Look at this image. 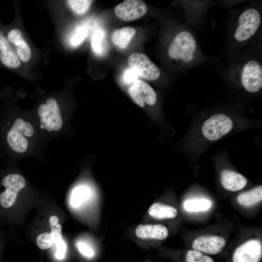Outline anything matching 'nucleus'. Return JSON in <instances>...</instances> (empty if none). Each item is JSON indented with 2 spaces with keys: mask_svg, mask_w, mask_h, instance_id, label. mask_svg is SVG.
Wrapping results in <instances>:
<instances>
[{
  "mask_svg": "<svg viewBox=\"0 0 262 262\" xmlns=\"http://www.w3.org/2000/svg\"><path fill=\"white\" fill-rule=\"evenodd\" d=\"M199 49L193 33L187 30L178 32L169 43L168 55L172 60L185 66L189 65L197 58Z\"/></svg>",
  "mask_w": 262,
  "mask_h": 262,
  "instance_id": "nucleus-1",
  "label": "nucleus"
},
{
  "mask_svg": "<svg viewBox=\"0 0 262 262\" xmlns=\"http://www.w3.org/2000/svg\"><path fill=\"white\" fill-rule=\"evenodd\" d=\"M261 16L256 8L250 7L239 15L232 32V38L237 43L246 42L253 37L261 24Z\"/></svg>",
  "mask_w": 262,
  "mask_h": 262,
  "instance_id": "nucleus-2",
  "label": "nucleus"
},
{
  "mask_svg": "<svg viewBox=\"0 0 262 262\" xmlns=\"http://www.w3.org/2000/svg\"><path fill=\"white\" fill-rule=\"evenodd\" d=\"M34 129L31 123L21 118L16 119L7 135V141L10 147L18 153H24L28 147V143L23 135L31 137Z\"/></svg>",
  "mask_w": 262,
  "mask_h": 262,
  "instance_id": "nucleus-3",
  "label": "nucleus"
},
{
  "mask_svg": "<svg viewBox=\"0 0 262 262\" xmlns=\"http://www.w3.org/2000/svg\"><path fill=\"white\" fill-rule=\"evenodd\" d=\"M240 82L244 89L256 93L262 87V67L256 60L251 59L242 66L239 71Z\"/></svg>",
  "mask_w": 262,
  "mask_h": 262,
  "instance_id": "nucleus-4",
  "label": "nucleus"
},
{
  "mask_svg": "<svg viewBox=\"0 0 262 262\" xmlns=\"http://www.w3.org/2000/svg\"><path fill=\"white\" fill-rule=\"evenodd\" d=\"M37 112L42 128L49 131H58L61 128L63 120L59 105L54 98H49L45 103L41 104Z\"/></svg>",
  "mask_w": 262,
  "mask_h": 262,
  "instance_id": "nucleus-5",
  "label": "nucleus"
},
{
  "mask_svg": "<svg viewBox=\"0 0 262 262\" xmlns=\"http://www.w3.org/2000/svg\"><path fill=\"white\" fill-rule=\"evenodd\" d=\"M232 127V121L229 116L222 114H216L204 122L202 133L207 139L215 141L229 133Z\"/></svg>",
  "mask_w": 262,
  "mask_h": 262,
  "instance_id": "nucleus-6",
  "label": "nucleus"
},
{
  "mask_svg": "<svg viewBox=\"0 0 262 262\" xmlns=\"http://www.w3.org/2000/svg\"><path fill=\"white\" fill-rule=\"evenodd\" d=\"M128 63L131 69L138 76L148 81H155L160 76L159 68L148 57L142 53H133L128 58Z\"/></svg>",
  "mask_w": 262,
  "mask_h": 262,
  "instance_id": "nucleus-7",
  "label": "nucleus"
},
{
  "mask_svg": "<svg viewBox=\"0 0 262 262\" xmlns=\"http://www.w3.org/2000/svg\"><path fill=\"white\" fill-rule=\"evenodd\" d=\"M2 184L5 190L0 194V204L8 208L15 204L18 192L25 187V180L20 174H11L3 179Z\"/></svg>",
  "mask_w": 262,
  "mask_h": 262,
  "instance_id": "nucleus-8",
  "label": "nucleus"
},
{
  "mask_svg": "<svg viewBox=\"0 0 262 262\" xmlns=\"http://www.w3.org/2000/svg\"><path fill=\"white\" fill-rule=\"evenodd\" d=\"M262 256V245L257 239L246 241L233 251L231 262H261Z\"/></svg>",
  "mask_w": 262,
  "mask_h": 262,
  "instance_id": "nucleus-9",
  "label": "nucleus"
},
{
  "mask_svg": "<svg viewBox=\"0 0 262 262\" xmlns=\"http://www.w3.org/2000/svg\"><path fill=\"white\" fill-rule=\"evenodd\" d=\"M128 93L133 101L140 107H144L147 104L155 105L157 96L153 88L144 81L137 80L130 86Z\"/></svg>",
  "mask_w": 262,
  "mask_h": 262,
  "instance_id": "nucleus-10",
  "label": "nucleus"
},
{
  "mask_svg": "<svg viewBox=\"0 0 262 262\" xmlns=\"http://www.w3.org/2000/svg\"><path fill=\"white\" fill-rule=\"evenodd\" d=\"M147 10L145 3L141 0H126L117 5L115 15L124 21H132L144 16Z\"/></svg>",
  "mask_w": 262,
  "mask_h": 262,
  "instance_id": "nucleus-11",
  "label": "nucleus"
},
{
  "mask_svg": "<svg viewBox=\"0 0 262 262\" xmlns=\"http://www.w3.org/2000/svg\"><path fill=\"white\" fill-rule=\"evenodd\" d=\"M226 244V240L222 237L202 236L193 241L192 247L193 250L204 254L216 255L222 251Z\"/></svg>",
  "mask_w": 262,
  "mask_h": 262,
  "instance_id": "nucleus-12",
  "label": "nucleus"
},
{
  "mask_svg": "<svg viewBox=\"0 0 262 262\" xmlns=\"http://www.w3.org/2000/svg\"><path fill=\"white\" fill-rule=\"evenodd\" d=\"M7 38L14 46L15 51L20 61L28 62L32 55L30 47L23 38L22 32L18 29L11 30L7 33Z\"/></svg>",
  "mask_w": 262,
  "mask_h": 262,
  "instance_id": "nucleus-13",
  "label": "nucleus"
},
{
  "mask_svg": "<svg viewBox=\"0 0 262 262\" xmlns=\"http://www.w3.org/2000/svg\"><path fill=\"white\" fill-rule=\"evenodd\" d=\"M0 60L1 63L10 68H16L20 65V60L13 45L0 30Z\"/></svg>",
  "mask_w": 262,
  "mask_h": 262,
  "instance_id": "nucleus-14",
  "label": "nucleus"
},
{
  "mask_svg": "<svg viewBox=\"0 0 262 262\" xmlns=\"http://www.w3.org/2000/svg\"><path fill=\"white\" fill-rule=\"evenodd\" d=\"M137 237L142 239L164 240L168 235L166 227L161 224L140 225L135 229Z\"/></svg>",
  "mask_w": 262,
  "mask_h": 262,
  "instance_id": "nucleus-15",
  "label": "nucleus"
},
{
  "mask_svg": "<svg viewBox=\"0 0 262 262\" xmlns=\"http://www.w3.org/2000/svg\"><path fill=\"white\" fill-rule=\"evenodd\" d=\"M221 182L223 187L230 191L243 189L247 183L246 179L242 175L229 169H224L220 174Z\"/></svg>",
  "mask_w": 262,
  "mask_h": 262,
  "instance_id": "nucleus-16",
  "label": "nucleus"
},
{
  "mask_svg": "<svg viewBox=\"0 0 262 262\" xmlns=\"http://www.w3.org/2000/svg\"><path fill=\"white\" fill-rule=\"evenodd\" d=\"M135 33V29L131 27L117 29L112 34V42L117 48L124 49L128 46Z\"/></svg>",
  "mask_w": 262,
  "mask_h": 262,
  "instance_id": "nucleus-17",
  "label": "nucleus"
},
{
  "mask_svg": "<svg viewBox=\"0 0 262 262\" xmlns=\"http://www.w3.org/2000/svg\"><path fill=\"white\" fill-rule=\"evenodd\" d=\"M148 212L151 217L160 219L174 218L178 214V211L175 208L159 202L152 204L149 208Z\"/></svg>",
  "mask_w": 262,
  "mask_h": 262,
  "instance_id": "nucleus-18",
  "label": "nucleus"
},
{
  "mask_svg": "<svg viewBox=\"0 0 262 262\" xmlns=\"http://www.w3.org/2000/svg\"><path fill=\"white\" fill-rule=\"evenodd\" d=\"M262 199V185L242 193L237 197L238 203L244 207H250L259 203Z\"/></svg>",
  "mask_w": 262,
  "mask_h": 262,
  "instance_id": "nucleus-19",
  "label": "nucleus"
},
{
  "mask_svg": "<svg viewBox=\"0 0 262 262\" xmlns=\"http://www.w3.org/2000/svg\"><path fill=\"white\" fill-rule=\"evenodd\" d=\"M91 190L87 186L79 185L72 190L70 203L73 208H78L87 201L91 196Z\"/></svg>",
  "mask_w": 262,
  "mask_h": 262,
  "instance_id": "nucleus-20",
  "label": "nucleus"
},
{
  "mask_svg": "<svg viewBox=\"0 0 262 262\" xmlns=\"http://www.w3.org/2000/svg\"><path fill=\"white\" fill-rule=\"evenodd\" d=\"M211 207V202L207 199L188 200L184 202L183 207L188 212L205 211Z\"/></svg>",
  "mask_w": 262,
  "mask_h": 262,
  "instance_id": "nucleus-21",
  "label": "nucleus"
},
{
  "mask_svg": "<svg viewBox=\"0 0 262 262\" xmlns=\"http://www.w3.org/2000/svg\"><path fill=\"white\" fill-rule=\"evenodd\" d=\"M49 223L51 227L49 233L53 243L56 244L62 239V226L59 224V218L55 215L50 217Z\"/></svg>",
  "mask_w": 262,
  "mask_h": 262,
  "instance_id": "nucleus-22",
  "label": "nucleus"
},
{
  "mask_svg": "<svg viewBox=\"0 0 262 262\" xmlns=\"http://www.w3.org/2000/svg\"><path fill=\"white\" fill-rule=\"evenodd\" d=\"M67 2L75 13L77 15H82L87 11L93 0H69Z\"/></svg>",
  "mask_w": 262,
  "mask_h": 262,
  "instance_id": "nucleus-23",
  "label": "nucleus"
},
{
  "mask_svg": "<svg viewBox=\"0 0 262 262\" xmlns=\"http://www.w3.org/2000/svg\"><path fill=\"white\" fill-rule=\"evenodd\" d=\"M104 38V33L101 30H96L92 35L91 46L94 51L98 55L103 53V41Z\"/></svg>",
  "mask_w": 262,
  "mask_h": 262,
  "instance_id": "nucleus-24",
  "label": "nucleus"
},
{
  "mask_svg": "<svg viewBox=\"0 0 262 262\" xmlns=\"http://www.w3.org/2000/svg\"><path fill=\"white\" fill-rule=\"evenodd\" d=\"M88 35V29L84 26L78 27L74 32L71 39V43L73 46L79 45Z\"/></svg>",
  "mask_w": 262,
  "mask_h": 262,
  "instance_id": "nucleus-25",
  "label": "nucleus"
},
{
  "mask_svg": "<svg viewBox=\"0 0 262 262\" xmlns=\"http://www.w3.org/2000/svg\"><path fill=\"white\" fill-rule=\"evenodd\" d=\"M36 244L41 249L49 248L54 244L50 233L47 232L40 234L37 236Z\"/></svg>",
  "mask_w": 262,
  "mask_h": 262,
  "instance_id": "nucleus-26",
  "label": "nucleus"
},
{
  "mask_svg": "<svg viewBox=\"0 0 262 262\" xmlns=\"http://www.w3.org/2000/svg\"><path fill=\"white\" fill-rule=\"evenodd\" d=\"M76 245L79 252L84 256L92 258L95 256L94 250L89 245L82 241H79Z\"/></svg>",
  "mask_w": 262,
  "mask_h": 262,
  "instance_id": "nucleus-27",
  "label": "nucleus"
},
{
  "mask_svg": "<svg viewBox=\"0 0 262 262\" xmlns=\"http://www.w3.org/2000/svg\"><path fill=\"white\" fill-rule=\"evenodd\" d=\"M55 257L58 260H63L65 256L66 250V244L62 239L56 244Z\"/></svg>",
  "mask_w": 262,
  "mask_h": 262,
  "instance_id": "nucleus-28",
  "label": "nucleus"
},
{
  "mask_svg": "<svg viewBox=\"0 0 262 262\" xmlns=\"http://www.w3.org/2000/svg\"><path fill=\"white\" fill-rule=\"evenodd\" d=\"M138 75L133 69L130 68L127 69L124 74L123 79L128 83H132L134 81L138 80Z\"/></svg>",
  "mask_w": 262,
  "mask_h": 262,
  "instance_id": "nucleus-29",
  "label": "nucleus"
}]
</instances>
